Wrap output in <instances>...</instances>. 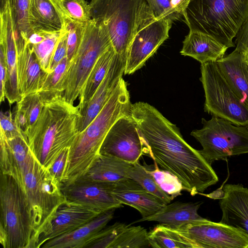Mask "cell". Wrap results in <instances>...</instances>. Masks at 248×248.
I'll list each match as a JSON object with an SVG mask.
<instances>
[{
	"instance_id": "cell-32",
	"label": "cell",
	"mask_w": 248,
	"mask_h": 248,
	"mask_svg": "<svg viewBox=\"0 0 248 248\" xmlns=\"http://www.w3.org/2000/svg\"><path fill=\"white\" fill-rule=\"evenodd\" d=\"M62 19L64 17L85 23L92 19L90 3L86 0H49Z\"/></svg>"
},
{
	"instance_id": "cell-7",
	"label": "cell",
	"mask_w": 248,
	"mask_h": 248,
	"mask_svg": "<svg viewBox=\"0 0 248 248\" xmlns=\"http://www.w3.org/2000/svg\"><path fill=\"white\" fill-rule=\"evenodd\" d=\"M0 243L4 248H33V229L24 194L11 176L0 173Z\"/></svg>"
},
{
	"instance_id": "cell-42",
	"label": "cell",
	"mask_w": 248,
	"mask_h": 248,
	"mask_svg": "<svg viewBox=\"0 0 248 248\" xmlns=\"http://www.w3.org/2000/svg\"><path fill=\"white\" fill-rule=\"evenodd\" d=\"M0 133H2L8 139L17 137H23L26 139L17 127L10 110L5 112L2 111L0 112Z\"/></svg>"
},
{
	"instance_id": "cell-11",
	"label": "cell",
	"mask_w": 248,
	"mask_h": 248,
	"mask_svg": "<svg viewBox=\"0 0 248 248\" xmlns=\"http://www.w3.org/2000/svg\"><path fill=\"white\" fill-rule=\"evenodd\" d=\"M147 143L131 113L119 118L112 125L101 146L100 154L112 155L131 163L147 155Z\"/></svg>"
},
{
	"instance_id": "cell-30",
	"label": "cell",
	"mask_w": 248,
	"mask_h": 248,
	"mask_svg": "<svg viewBox=\"0 0 248 248\" xmlns=\"http://www.w3.org/2000/svg\"><path fill=\"white\" fill-rule=\"evenodd\" d=\"M16 42H27L33 33L30 0H9Z\"/></svg>"
},
{
	"instance_id": "cell-9",
	"label": "cell",
	"mask_w": 248,
	"mask_h": 248,
	"mask_svg": "<svg viewBox=\"0 0 248 248\" xmlns=\"http://www.w3.org/2000/svg\"><path fill=\"white\" fill-rule=\"evenodd\" d=\"M202 127L191 132L201 144L199 150L211 165L216 160L248 154V128L236 125L224 119L212 116L211 119H202Z\"/></svg>"
},
{
	"instance_id": "cell-8",
	"label": "cell",
	"mask_w": 248,
	"mask_h": 248,
	"mask_svg": "<svg viewBox=\"0 0 248 248\" xmlns=\"http://www.w3.org/2000/svg\"><path fill=\"white\" fill-rule=\"evenodd\" d=\"M112 46L103 25L93 18L84 24L80 43L68 64L62 82L63 97L68 103L74 105L95 62Z\"/></svg>"
},
{
	"instance_id": "cell-22",
	"label": "cell",
	"mask_w": 248,
	"mask_h": 248,
	"mask_svg": "<svg viewBox=\"0 0 248 248\" xmlns=\"http://www.w3.org/2000/svg\"><path fill=\"white\" fill-rule=\"evenodd\" d=\"M115 208L104 212L72 232L45 243L42 248H82L113 218Z\"/></svg>"
},
{
	"instance_id": "cell-35",
	"label": "cell",
	"mask_w": 248,
	"mask_h": 248,
	"mask_svg": "<svg viewBox=\"0 0 248 248\" xmlns=\"http://www.w3.org/2000/svg\"><path fill=\"white\" fill-rule=\"evenodd\" d=\"M143 166L146 170L153 176L160 187L172 199L181 194V191L184 190L182 185L175 176L166 170H160L155 162L154 165H151L144 162Z\"/></svg>"
},
{
	"instance_id": "cell-24",
	"label": "cell",
	"mask_w": 248,
	"mask_h": 248,
	"mask_svg": "<svg viewBox=\"0 0 248 248\" xmlns=\"http://www.w3.org/2000/svg\"><path fill=\"white\" fill-rule=\"evenodd\" d=\"M228 48L208 34L189 31L185 36L180 53L203 64L210 62H216L222 58Z\"/></svg>"
},
{
	"instance_id": "cell-37",
	"label": "cell",
	"mask_w": 248,
	"mask_h": 248,
	"mask_svg": "<svg viewBox=\"0 0 248 248\" xmlns=\"http://www.w3.org/2000/svg\"><path fill=\"white\" fill-rule=\"evenodd\" d=\"M126 224L116 222L104 228L97 233L85 246L88 248H112L118 234Z\"/></svg>"
},
{
	"instance_id": "cell-18",
	"label": "cell",
	"mask_w": 248,
	"mask_h": 248,
	"mask_svg": "<svg viewBox=\"0 0 248 248\" xmlns=\"http://www.w3.org/2000/svg\"><path fill=\"white\" fill-rule=\"evenodd\" d=\"M0 173L12 176L22 188L26 169L33 156L27 139H8L0 133Z\"/></svg>"
},
{
	"instance_id": "cell-12",
	"label": "cell",
	"mask_w": 248,
	"mask_h": 248,
	"mask_svg": "<svg viewBox=\"0 0 248 248\" xmlns=\"http://www.w3.org/2000/svg\"><path fill=\"white\" fill-rule=\"evenodd\" d=\"M173 229L189 238L197 248H248V235L220 222L207 219Z\"/></svg>"
},
{
	"instance_id": "cell-3",
	"label": "cell",
	"mask_w": 248,
	"mask_h": 248,
	"mask_svg": "<svg viewBox=\"0 0 248 248\" xmlns=\"http://www.w3.org/2000/svg\"><path fill=\"white\" fill-rule=\"evenodd\" d=\"M79 116L77 107L63 96L44 104L35 124L25 134L34 157L49 170L62 150L70 147L77 133Z\"/></svg>"
},
{
	"instance_id": "cell-34",
	"label": "cell",
	"mask_w": 248,
	"mask_h": 248,
	"mask_svg": "<svg viewBox=\"0 0 248 248\" xmlns=\"http://www.w3.org/2000/svg\"><path fill=\"white\" fill-rule=\"evenodd\" d=\"M151 247L148 232L140 226L126 225L118 234L112 248H141Z\"/></svg>"
},
{
	"instance_id": "cell-29",
	"label": "cell",
	"mask_w": 248,
	"mask_h": 248,
	"mask_svg": "<svg viewBox=\"0 0 248 248\" xmlns=\"http://www.w3.org/2000/svg\"><path fill=\"white\" fill-rule=\"evenodd\" d=\"M151 247L154 248H197L196 245L185 235L161 224L148 232Z\"/></svg>"
},
{
	"instance_id": "cell-14",
	"label": "cell",
	"mask_w": 248,
	"mask_h": 248,
	"mask_svg": "<svg viewBox=\"0 0 248 248\" xmlns=\"http://www.w3.org/2000/svg\"><path fill=\"white\" fill-rule=\"evenodd\" d=\"M173 22L156 19L135 36L126 57L124 74L130 75L141 68L169 37Z\"/></svg>"
},
{
	"instance_id": "cell-17",
	"label": "cell",
	"mask_w": 248,
	"mask_h": 248,
	"mask_svg": "<svg viewBox=\"0 0 248 248\" xmlns=\"http://www.w3.org/2000/svg\"><path fill=\"white\" fill-rule=\"evenodd\" d=\"M0 46L3 49L7 68L5 98L10 106L21 99L17 78V52L9 3L0 13Z\"/></svg>"
},
{
	"instance_id": "cell-31",
	"label": "cell",
	"mask_w": 248,
	"mask_h": 248,
	"mask_svg": "<svg viewBox=\"0 0 248 248\" xmlns=\"http://www.w3.org/2000/svg\"><path fill=\"white\" fill-rule=\"evenodd\" d=\"M69 62L66 56L53 72L47 73L42 87L38 92L43 105L63 96L64 90L62 82Z\"/></svg>"
},
{
	"instance_id": "cell-15",
	"label": "cell",
	"mask_w": 248,
	"mask_h": 248,
	"mask_svg": "<svg viewBox=\"0 0 248 248\" xmlns=\"http://www.w3.org/2000/svg\"><path fill=\"white\" fill-rule=\"evenodd\" d=\"M125 62L116 54L103 80L91 99L79 110L78 132L83 130L93 121L109 100L123 78Z\"/></svg>"
},
{
	"instance_id": "cell-13",
	"label": "cell",
	"mask_w": 248,
	"mask_h": 248,
	"mask_svg": "<svg viewBox=\"0 0 248 248\" xmlns=\"http://www.w3.org/2000/svg\"><path fill=\"white\" fill-rule=\"evenodd\" d=\"M115 183L85 180L78 178L61 184L62 192L68 202L79 204L103 213L122 206L113 195Z\"/></svg>"
},
{
	"instance_id": "cell-44",
	"label": "cell",
	"mask_w": 248,
	"mask_h": 248,
	"mask_svg": "<svg viewBox=\"0 0 248 248\" xmlns=\"http://www.w3.org/2000/svg\"><path fill=\"white\" fill-rule=\"evenodd\" d=\"M234 44L236 45L235 49L243 54H248V18L238 32Z\"/></svg>"
},
{
	"instance_id": "cell-28",
	"label": "cell",
	"mask_w": 248,
	"mask_h": 248,
	"mask_svg": "<svg viewBox=\"0 0 248 248\" xmlns=\"http://www.w3.org/2000/svg\"><path fill=\"white\" fill-rule=\"evenodd\" d=\"M30 4L33 32L38 31H61V18L49 0H30Z\"/></svg>"
},
{
	"instance_id": "cell-38",
	"label": "cell",
	"mask_w": 248,
	"mask_h": 248,
	"mask_svg": "<svg viewBox=\"0 0 248 248\" xmlns=\"http://www.w3.org/2000/svg\"><path fill=\"white\" fill-rule=\"evenodd\" d=\"M43 105L38 93L23 96L16 103V106L23 112L27 118L28 124V130L37 121L41 112Z\"/></svg>"
},
{
	"instance_id": "cell-10",
	"label": "cell",
	"mask_w": 248,
	"mask_h": 248,
	"mask_svg": "<svg viewBox=\"0 0 248 248\" xmlns=\"http://www.w3.org/2000/svg\"><path fill=\"white\" fill-rule=\"evenodd\" d=\"M201 72L200 79L205 94L204 111L248 128V108L231 88L217 62L201 64Z\"/></svg>"
},
{
	"instance_id": "cell-33",
	"label": "cell",
	"mask_w": 248,
	"mask_h": 248,
	"mask_svg": "<svg viewBox=\"0 0 248 248\" xmlns=\"http://www.w3.org/2000/svg\"><path fill=\"white\" fill-rule=\"evenodd\" d=\"M127 178L132 179L154 195L160 198L166 204L173 199L163 191L157 184L153 176L148 173L139 161L132 163L127 172Z\"/></svg>"
},
{
	"instance_id": "cell-40",
	"label": "cell",
	"mask_w": 248,
	"mask_h": 248,
	"mask_svg": "<svg viewBox=\"0 0 248 248\" xmlns=\"http://www.w3.org/2000/svg\"><path fill=\"white\" fill-rule=\"evenodd\" d=\"M146 0L156 19H165L173 22L181 18L182 16L174 10L170 0Z\"/></svg>"
},
{
	"instance_id": "cell-36",
	"label": "cell",
	"mask_w": 248,
	"mask_h": 248,
	"mask_svg": "<svg viewBox=\"0 0 248 248\" xmlns=\"http://www.w3.org/2000/svg\"><path fill=\"white\" fill-rule=\"evenodd\" d=\"M60 31H45V38L41 42L31 46L28 44L35 53L42 68L46 73Z\"/></svg>"
},
{
	"instance_id": "cell-47",
	"label": "cell",
	"mask_w": 248,
	"mask_h": 248,
	"mask_svg": "<svg viewBox=\"0 0 248 248\" xmlns=\"http://www.w3.org/2000/svg\"><path fill=\"white\" fill-rule=\"evenodd\" d=\"M191 0H170L174 10L182 16Z\"/></svg>"
},
{
	"instance_id": "cell-21",
	"label": "cell",
	"mask_w": 248,
	"mask_h": 248,
	"mask_svg": "<svg viewBox=\"0 0 248 248\" xmlns=\"http://www.w3.org/2000/svg\"><path fill=\"white\" fill-rule=\"evenodd\" d=\"M16 52L18 84L21 96L38 93L47 73L42 68L35 53L27 43Z\"/></svg>"
},
{
	"instance_id": "cell-1",
	"label": "cell",
	"mask_w": 248,
	"mask_h": 248,
	"mask_svg": "<svg viewBox=\"0 0 248 248\" xmlns=\"http://www.w3.org/2000/svg\"><path fill=\"white\" fill-rule=\"evenodd\" d=\"M131 115L145 140L149 155L161 169L175 176L191 196L203 193L218 178L199 150L183 139L179 129L151 105L132 104Z\"/></svg>"
},
{
	"instance_id": "cell-25",
	"label": "cell",
	"mask_w": 248,
	"mask_h": 248,
	"mask_svg": "<svg viewBox=\"0 0 248 248\" xmlns=\"http://www.w3.org/2000/svg\"><path fill=\"white\" fill-rule=\"evenodd\" d=\"M202 203V202H176L168 203L155 214L134 221L132 224L145 221H157L175 228L188 223L205 221L207 219L198 213V210Z\"/></svg>"
},
{
	"instance_id": "cell-39",
	"label": "cell",
	"mask_w": 248,
	"mask_h": 248,
	"mask_svg": "<svg viewBox=\"0 0 248 248\" xmlns=\"http://www.w3.org/2000/svg\"><path fill=\"white\" fill-rule=\"evenodd\" d=\"M84 23H80L68 19L62 24L65 25L68 33L67 44V57L70 62L76 54L80 43Z\"/></svg>"
},
{
	"instance_id": "cell-6",
	"label": "cell",
	"mask_w": 248,
	"mask_h": 248,
	"mask_svg": "<svg viewBox=\"0 0 248 248\" xmlns=\"http://www.w3.org/2000/svg\"><path fill=\"white\" fill-rule=\"evenodd\" d=\"M22 190L29 207L33 229V247L66 202L61 183L33 155L25 171Z\"/></svg>"
},
{
	"instance_id": "cell-45",
	"label": "cell",
	"mask_w": 248,
	"mask_h": 248,
	"mask_svg": "<svg viewBox=\"0 0 248 248\" xmlns=\"http://www.w3.org/2000/svg\"><path fill=\"white\" fill-rule=\"evenodd\" d=\"M0 102L4 101L6 93L7 68L3 49L0 46Z\"/></svg>"
},
{
	"instance_id": "cell-46",
	"label": "cell",
	"mask_w": 248,
	"mask_h": 248,
	"mask_svg": "<svg viewBox=\"0 0 248 248\" xmlns=\"http://www.w3.org/2000/svg\"><path fill=\"white\" fill-rule=\"evenodd\" d=\"M14 118L17 127L25 136L28 129L27 120L23 112L16 106Z\"/></svg>"
},
{
	"instance_id": "cell-27",
	"label": "cell",
	"mask_w": 248,
	"mask_h": 248,
	"mask_svg": "<svg viewBox=\"0 0 248 248\" xmlns=\"http://www.w3.org/2000/svg\"><path fill=\"white\" fill-rule=\"evenodd\" d=\"M116 55L112 46L97 59L92 69L79 96L78 110L82 109L93 96L105 78Z\"/></svg>"
},
{
	"instance_id": "cell-26",
	"label": "cell",
	"mask_w": 248,
	"mask_h": 248,
	"mask_svg": "<svg viewBox=\"0 0 248 248\" xmlns=\"http://www.w3.org/2000/svg\"><path fill=\"white\" fill-rule=\"evenodd\" d=\"M131 164L112 155L100 154L87 172L78 178L116 183L128 178L127 172Z\"/></svg>"
},
{
	"instance_id": "cell-49",
	"label": "cell",
	"mask_w": 248,
	"mask_h": 248,
	"mask_svg": "<svg viewBox=\"0 0 248 248\" xmlns=\"http://www.w3.org/2000/svg\"><path fill=\"white\" fill-rule=\"evenodd\" d=\"M245 57V60L246 62V63L248 66V54H244Z\"/></svg>"
},
{
	"instance_id": "cell-16",
	"label": "cell",
	"mask_w": 248,
	"mask_h": 248,
	"mask_svg": "<svg viewBox=\"0 0 248 248\" xmlns=\"http://www.w3.org/2000/svg\"><path fill=\"white\" fill-rule=\"evenodd\" d=\"M100 214L91 208L66 201L58 208L53 219L39 237L36 248H41L48 240L72 232Z\"/></svg>"
},
{
	"instance_id": "cell-43",
	"label": "cell",
	"mask_w": 248,
	"mask_h": 248,
	"mask_svg": "<svg viewBox=\"0 0 248 248\" xmlns=\"http://www.w3.org/2000/svg\"><path fill=\"white\" fill-rule=\"evenodd\" d=\"M69 147L64 149L48 170L50 173L61 183L62 182L68 161Z\"/></svg>"
},
{
	"instance_id": "cell-20",
	"label": "cell",
	"mask_w": 248,
	"mask_h": 248,
	"mask_svg": "<svg viewBox=\"0 0 248 248\" xmlns=\"http://www.w3.org/2000/svg\"><path fill=\"white\" fill-rule=\"evenodd\" d=\"M113 195L122 204L129 205L138 210L142 218L155 214L167 204L137 182L129 178L115 183Z\"/></svg>"
},
{
	"instance_id": "cell-5",
	"label": "cell",
	"mask_w": 248,
	"mask_h": 248,
	"mask_svg": "<svg viewBox=\"0 0 248 248\" xmlns=\"http://www.w3.org/2000/svg\"><path fill=\"white\" fill-rule=\"evenodd\" d=\"M183 16L189 31L234 47L232 40L248 18V0H191Z\"/></svg>"
},
{
	"instance_id": "cell-23",
	"label": "cell",
	"mask_w": 248,
	"mask_h": 248,
	"mask_svg": "<svg viewBox=\"0 0 248 248\" xmlns=\"http://www.w3.org/2000/svg\"><path fill=\"white\" fill-rule=\"evenodd\" d=\"M216 62L231 88L248 108V66L244 54L234 49Z\"/></svg>"
},
{
	"instance_id": "cell-48",
	"label": "cell",
	"mask_w": 248,
	"mask_h": 248,
	"mask_svg": "<svg viewBox=\"0 0 248 248\" xmlns=\"http://www.w3.org/2000/svg\"><path fill=\"white\" fill-rule=\"evenodd\" d=\"M8 3L9 0H0V13L5 10Z\"/></svg>"
},
{
	"instance_id": "cell-19",
	"label": "cell",
	"mask_w": 248,
	"mask_h": 248,
	"mask_svg": "<svg viewBox=\"0 0 248 248\" xmlns=\"http://www.w3.org/2000/svg\"><path fill=\"white\" fill-rule=\"evenodd\" d=\"M218 196L222 215L220 223L248 235V189L241 184H226Z\"/></svg>"
},
{
	"instance_id": "cell-41",
	"label": "cell",
	"mask_w": 248,
	"mask_h": 248,
	"mask_svg": "<svg viewBox=\"0 0 248 248\" xmlns=\"http://www.w3.org/2000/svg\"><path fill=\"white\" fill-rule=\"evenodd\" d=\"M68 33L66 26L63 25L53 52L47 73L53 72L63 59L67 56Z\"/></svg>"
},
{
	"instance_id": "cell-4",
	"label": "cell",
	"mask_w": 248,
	"mask_h": 248,
	"mask_svg": "<svg viewBox=\"0 0 248 248\" xmlns=\"http://www.w3.org/2000/svg\"><path fill=\"white\" fill-rule=\"evenodd\" d=\"M92 18L107 29L116 54L126 61L136 35L155 21L146 0H91Z\"/></svg>"
},
{
	"instance_id": "cell-2",
	"label": "cell",
	"mask_w": 248,
	"mask_h": 248,
	"mask_svg": "<svg viewBox=\"0 0 248 248\" xmlns=\"http://www.w3.org/2000/svg\"><path fill=\"white\" fill-rule=\"evenodd\" d=\"M132 104L127 84L122 78L109 100L93 121L78 132L69 147L62 182H71L83 176L100 155L108 132L121 117L131 113Z\"/></svg>"
}]
</instances>
